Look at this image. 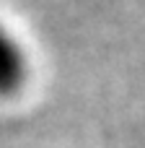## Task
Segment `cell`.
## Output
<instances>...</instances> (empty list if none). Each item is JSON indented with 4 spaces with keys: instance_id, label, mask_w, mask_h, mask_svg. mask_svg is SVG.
I'll return each mask as SVG.
<instances>
[{
    "instance_id": "1",
    "label": "cell",
    "mask_w": 145,
    "mask_h": 148,
    "mask_svg": "<svg viewBox=\"0 0 145 148\" xmlns=\"http://www.w3.org/2000/svg\"><path fill=\"white\" fill-rule=\"evenodd\" d=\"M29 75V55L16 34L0 21V94H13Z\"/></svg>"
}]
</instances>
